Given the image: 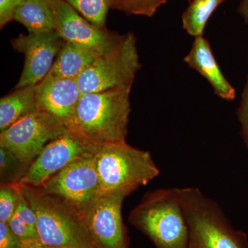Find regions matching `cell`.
I'll return each mask as SVG.
<instances>
[{"instance_id":"5","label":"cell","mask_w":248,"mask_h":248,"mask_svg":"<svg viewBox=\"0 0 248 248\" xmlns=\"http://www.w3.org/2000/svg\"><path fill=\"white\" fill-rule=\"evenodd\" d=\"M96 165L100 194L125 192L130 195L159 174L149 152L126 142L98 147Z\"/></svg>"},{"instance_id":"26","label":"cell","mask_w":248,"mask_h":248,"mask_svg":"<svg viewBox=\"0 0 248 248\" xmlns=\"http://www.w3.org/2000/svg\"><path fill=\"white\" fill-rule=\"evenodd\" d=\"M24 0H0V27L12 22L15 11Z\"/></svg>"},{"instance_id":"7","label":"cell","mask_w":248,"mask_h":248,"mask_svg":"<svg viewBox=\"0 0 248 248\" xmlns=\"http://www.w3.org/2000/svg\"><path fill=\"white\" fill-rule=\"evenodd\" d=\"M96 151L73 161L41 187L44 192L56 197L80 217L100 195Z\"/></svg>"},{"instance_id":"2","label":"cell","mask_w":248,"mask_h":248,"mask_svg":"<svg viewBox=\"0 0 248 248\" xmlns=\"http://www.w3.org/2000/svg\"><path fill=\"white\" fill-rule=\"evenodd\" d=\"M128 221L157 248H189V230L176 188L147 192Z\"/></svg>"},{"instance_id":"31","label":"cell","mask_w":248,"mask_h":248,"mask_svg":"<svg viewBox=\"0 0 248 248\" xmlns=\"http://www.w3.org/2000/svg\"><path fill=\"white\" fill-rule=\"evenodd\" d=\"M188 1H192V0H188Z\"/></svg>"},{"instance_id":"9","label":"cell","mask_w":248,"mask_h":248,"mask_svg":"<svg viewBox=\"0 0 248 248\" xmlns=\"http://www.w3.org/2000/svg\"><path fill=\"white\" fill-rule=\"evenodd\" d=\"M128 192L102 193L81 217L96 248H128L122 207Z\"/></svg>"},{"instance_id":"20","label":"cell","mask_w":248,"mask_h":248,"mask_svg":"<svg viewBox=\"0 0 248 248\" xmlns=\"http://www.w3.org/2000/svg\"><path fill=\"white\" fill-rule=\"evenodd\" d=\"M31 164L19 159L12 152L0 147V182L1 184L19 183L27 174Z\"/></svg>"},{"instance_id":"18","label":"cell","mask_w":248,"mask_h":248,"mask_svg":"<svg viewBox=\"0 0 248 248\" xmlns=\"http://www.w3.org/2000/svg\"><path fill=\"white\" fill-rule=\"evenodd\" d=\"M226 0H192L182 16L183 28L190 35L203 36L207 22L214 11Z\"/></svg>"},{"instance_id":"13","label":"cell","mask_w":248,"mask_h":248,"mask_svg":"<svg viewBox=\"0 0 248 248\" xmlns=\"http://www.w3.org/2000/svg\"><path fill=\"white\" fill-rule=\"evenodd\" d=\"M81 95L82 93L76 79L46 76L36 85L39 110L55 116L66 128Z\"/></svg>"},{"instance_id":"4","label":"cell","mask_w":248,"mask_h":248,"mask_svg":"<svg viewBox=\"0 0 248 248\" xmlns=\"http://www.w3.org/2000/svg\"><path fill=\"white\" fill-rule=\"evenodd\" d=\"M23 194L37 218L39 240L46 246L89 248L93 246L81 217L41 187L20 184Z\"/></svg>"},{"instance_id":"19","label":"cell","mask_w":248,"mask_h":248,"mask_svg":"<svg viewBox=\"0 0 248 248\" xmlns=\"http://www.w3.org/2000/svg\"><path fill=\"white\" fill-rule=\"evenodd\" d=\"M85 19L100 29H107V18L113 0H63Z\"/></svg>"},{"instance_id":"3","label":"cell","mask_w":248,"mask_h":248,"mask_svg":"<svg viewBox=\"0 0 248 248\" xmlns=\"http://www.w3.org/2000/svg\"><path fill=\"white\" fill-rule=\"evenodd\" d=\"M176 188L189 230V248H248L219 205L197 187Z\"/></svg>"},{"instance_id":"17","label":"cell","mask_w":248,"mask_h":248,"mask_svg":"<svg viewBox=\"0 0 248 248\" xmlns=\"http://www.w3.org/2000/svg\"><path fill=\"white\" fill-rule=\"evenodd\" d=\"M13 21L23 24L29 33L55 31V18L50 0H24L15 11Z\"/></svg>"},{"instance_id":"14","label":"cell","mask_w":248,"mask_h":248,"mask_svg":"<svg viewBox=\"0 0 248 248\" xmlns=\"http://www.w3.org/2000/svg\"><path fill=\"white\" fill-rule=\"evenodd\" d=\"M184 61L208 80L217 96L225 100H234L236 91L223 76L212 52L210 43L203 36L195 37Z\"/></svg>"},{"instance_id":"16","label":"cell","mask_w":248,"mask_h":248,"mask_svg":"<svg viewBox=\"0 0 248 248\" xmlns=\"http://www.w3.org/2000/svg\"><path fill=\"white\" fill-rule=\"evenodd\" d=\"M37 110L36 86L15 89L0 99V131Z\"/></svg>"},{"instance_id":"24","label":"cell","mask_w":248,"mask_h":248,"mask_svg":"<svg viewBox=\"0 0 248 248\" xmlns=\"http://www.w3.org/2000/svg\"><path fill=\"white\" fill-rule=\"evenodd\" d=\"M19 238L11 231L8 223L0 222V248H22Z\"/></svg>"},{"instance_id":"30","label":"cell","mask_w":248,"mask_h":248,"mask_svg":"<svg viewBox=\"0 0 248 248\" xmlns=\"http://www.w3.org/2000/svg\"><path fill=\"white\" fill-rule=\"evenodd\" d=\"M89 248H96L94 247V246H91V247H90Z\"/></svg>"},{"instance_id":"8","label":"cell","mask_w":248,"mask_h":248,"mask_svg":"<svg viewBox=\"0 0 248 248\" xmlns=\"http://www.w3.org/2000/svg\"><path fill=\"white\" fill-rule=\"evenodd\" d=\"M67 131L64 125L55 116L37 110L1 131L0 147L31 164L46 145Z\"/></svg>"},{"instance_id":"25","label":"cell","mask_w":248,"mask_h":248,"mask_svg":"<svg viewBox=\"0 0 248 248\" xmlns=\"http://www.w3.org/2000/svg\"><path fill=\"white\" fill-rule=\"evenodd\" d=\"M238 116L242 129L245 143L248 148V78L242 94L241 104L238 110Z\"/></svg>"},{"instance_id":"6","label":"cell","mask_w":248,"mask_h":248,"mask_svg":"<svg viewBox=\"0 0 248 248\" xmlns=\"http://www.w3.org/2000/svg\"><path fill=\"white\" fill-rule=\"evenodd\" d=\"M141 67L137 38L130 32L124 35L117 45L101 55L77 80L82 94L132 87Z\"/></svg>"},{"instance_id":"15","label":"cell","mask_w":248,"mask_h":248,"mask_svg":"<svg viewBox=\"0 0 248 248\" xmlns=\"http://www.w3.org/2000/svg\"><path fill=\"white\" fill-rule=\"evenodd\" d=\"M101 55L84 46L64 42L46 76L77 79Z\"/></svg>"},{"instance_id":"28","label":"cell","mask_w":248,"mask_h":248,"mask_svg":"<svg viewBox=\"0 0 248 248\" xmlns=\"http://www.w3.org/2000/svg\"><path fill=\"white\" fill-rule=\"evenodd\" d=\"M22 248H46V246L42 244L40 240H36L22 244Z\"/></svg>"},{"instance_id":"12","label":"cell","mask_w":248,"mask_h":248,"mask_svg":"<svg viewBox=\"0 0 248 248\" xmlns=\"http://www.w3.org/2000/svg\"><path fill=\"white\" fill-rule=\"evenodd\" d=\"M15 50L24 55V68L15 89L36 86L51 70L60 49L64 44L55 31L44 33L20 34L13 39Z\"/></svg>"},{"instance_id":"29","label":"cell","mask_w":248,"mask_h":248,"mask_svg":"<svg viewBox=\"0 0 248 248\" xmlns=\"http://www.w3.org/2000/svg\"><path fill=\"white\" fill-rule=\"evenodd\" d=\"M46 248H62L50 247V246H46Z\"/></svg>"},{"instance_id":"11","label":"cell","mask_w":248,"mask_h":248,"mask_svg":"<svg viewBox=\"0 0 248 248\" xmlns=\"http://www.w3.org/2000/svg\"><path fill=\"white\" fill-rule=\"evenodd\" d=\"M76 135L67 131L46 145L31 164L29 170L19 184L32 187H42L46 182L68 165L95 151Z\"/></svg>"},{"instance_id":"1","label":"cell","mask_w":248,"mask_h":248,"mask_svg":"<svg viewBox=\"0 0 248 248\" xmlns=\"http://www.w3.org/2000/svg\"><path fill=\"white\" fill-rule=\"evenodd\" d=\"M131 89L82 94L67 130L95 148L125 143Z\"/></svg>"},{"instance_id":"22","label":"cell","mask_w":248,"mask_h":248,"mask_svg":"<svg viewBox=\"0 0 248 248\" xmlns=\"http://www.w3.org/2000/svg\"><path fill=\"white\" fill-rule=\"evenodd\" d=\"M20 197L19 183L0 185V222L8 223L16 213Z\"/></svg>"},{"instance_id":"21","label":"cell","mask_w":248,"mask_h":248,"mask_svg":"<svg viewBox=\"0 0 248 248\" xmlns=\"http://www.w3.org/2000/svg\"><path fill=\"white\" fill-rule=\"evenodd\" d=\"M169 0H113L112 9L125 14L152 17Z\"/></svg>"},{"instance_id":"27","label":"cell","mask_w":248,"mask_h":248,"mask_svg":"<svg viewBox=\"0 0 248 248\" xmlns=\"http://www.w3.org/2000/svg\"><path fill=\"white\" fill-rule=\"evenodd\" d=\"M238 13L244 18L245 22L248 24V0H242L238 8Z\"/></svg>"},{"instance_id":"10","label":"cell","mask_w":248,"mask_h":248,"mask_svg":"<svg viewBox=\"0 0 248 248\" xmlns=\"http://www.w3.org/2000/svg\"><path fill=\"white\" fill-rule=\"evenodd\" d=\"M55 31L64 42L84 46L104 54L117 45L123 35L100 29L85 19L63 0H50Z\"/></svg>"},{"instance_id":"23","label":"cell","mask_w":248,"mask_h":248,"mask_svg":"<svg viewBox=\"0 0 248 248\" xmlns=\"http://www.w3.org/2000/svg\"><path fill=\"white\" fill-rule=\"evenodd\" d=\"M8 225L11 231L14 232V234L20 240L22 244L39 240L38 236L28 228L27 225L16 213L14 214Z\"/></svg>"}]
</instances>
